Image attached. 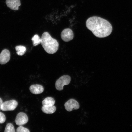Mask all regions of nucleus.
Listing matches in <instances>:
<instances>
[{
    "label": "nucleus",
    "mask_w": 132,
    "mask_h": 132,
    "mask_svg": "<svg viewBox=\"0 0 132 132\" xmlns=\"http://www.w3.org/2000/svg\"><path fill=\"white\" fill-rule=\"evenodd\" d=\"M28 120V118L26 113L20 112L16 115L15 121L16 125L21 126L27 123Z\"/></svg>",
    "instance_id": "nucleus-7"
},
{
    "label": "nucleus",
    "mask_w": 132,
    "mask_h": 132,
    "mask_svg": "<svg viewBox=\"0 0 132 132\" xmlns=\"http://www.w3.org/2000/svg\"><path fill=\"white\" fill-rule=\"evenodd\" d=\"M32 40L33 41V45L36 46L41 44V39L39 36L36 34L32 37Z\"/></svg>",
    "instance_id": "nucleus-14"
},
{
    "label": "nucleus",
    "mask_w": 132,
    "mask_h": 132,
    "mask_svg": "<svg viewBox=\"0 0 132 132\" xmlns=\"http://www.w3.org/2000/svg\"><path fill=\"white\" fill-rule=\"evenodd\" d=\"M55 101L54 99L52 97H47L43 101L42 104L43 106L44 107H49L54 105L55 104Z\"/></svg>",
    "instance_id": "nucleus-11"
},
{
    "label": "nucleus",
    "mask_w": 132,
    "mask_h": 132,
    "mask_svg": "<svg viewBox=\"0 0 132 132\" xmlns=\"http://www.w3.org/2000/svg\"><path fill=\"white\" fill-rule=\"evenodd\" d=\"M86 24L87 28L98 38L106 37L111 34L113 30L111 24L108 21L98 16L88 18Z\"/></svg>",
    "instance_id": "nucleus-1"
},
{
    "label": "nucleus",
    "mask_w": 132,
    "mask_h": 132,
    "mask_svg": "<svg viewBox=\"0 0 132 132\" xmlns=\"http://www.w3.org/2000/svg\"><path fill=\"white\" fill-rule=\"evenodd\" d=\"M18 105V102L15 100L7 101L2 103L1 110L4 111H13L16 108Z\"/></svg>",
    "instance_id": "nucleus-4"
},
{
    "label": "nucleus",
    "mask_w": 132,
    "mask_h": 132,
    "mask_svg": "<svg viewBox=\"0 0 132 132\" xmlns=\"http://www.w3.org/2000/svg\"><path fill=\"white\" fill-rule=\"evenodd\" d=\"M17 132H29V129L21 126H19L16 130Z\"/></svg>",
    "instance_id": "nucleus-16"
},
{
    "label": "nucleus",
    "mask_w": 132,
    "mask_h": 132,
    "mask_svg": "<svg viewBox=\"0 0 132 132\" xmlns=\"http://www.w3.org/2000/svg\"><path fill=\"white\" fill-rule=\"evenodd\" d=\"M65 106L67 111L70 112L73 110L78 109L80 108V105L76 100L73 99H71L66 102Z\"/></svg>",
    "instance_id": "nucleus-6"
},
{
    "label": "nucleus",
    "mask_w": 132,
    "mask_h": 132,
    "mask_svg": "<svg viewBox=\"0 0 132 132\" xmlns=\"http://www.w3.org/2000/svg\"><path fill=\"white\" fill-rule=\"evenodd\" d=\"M10 53L8 50H3L0 54V64L4 65L7 63L10 59Z\"/></svg>",
    "instance_id": "nucleus-8"
},
{
    "label": "nucleus",
    "mask_w": 132,
    "mask_h": 132,
    "mask_svg": "<svg viewBox=\"0 0 132 132\" xmlns=\"http://www.w3.org/2000/svg\"><path fill=\"white\" fill-rule=\"evenodd\" d=\"M3 103V100L1 98H0V110H1V107L2 104V103Z\"/></svg>",
    "instance_id": "nucleus-18"
},
{
    "label": "nucleus",
    "mask_w": 132,
    "mask_h": 132,
    "mask_svg": "<svg viewBox=\"0 0 132 132\" xmlns=\"http://www.w3.org/2000/svg\"><path fill=\"white\" fill-rule=\"evenodd\" d=\"M29 90L32 94L38 95L44 92V88L42 86L37 84L31 85L30 87Z\"/></svg>",
    "instance_id": "nucleus-10"
},
{
    "label": "nucleus",
    "mask_w": 132,
    "mask_h": 132,
    "mask_svg": "<svg viewBox=\"0 0 132 132\" xmlns=\"http://www.w3.org/2000/svg\"><path fill=\"white\" fill-rule=\"evenodd\" d=\"M41 44L46 52L53 54L57 52L59 49V43L52 38L48 32H44L41 36Z\"/></svg>",
    "instance_id": "nucleus-2"
},
{
    "label": "nucleus",
    "mask_w": 132,
    "mask_h": 132,
    "mask_svg": "<svg viewBox=\"0 0 132 132\" xmlns=\"http://www.w3.org/2000/svg\"><path fill=\"white\" fill-rule=\"evenodd\" d=\"M61 36L63 40L65 42H69L73 39L74 35L71 29L67 28L62 31Z\"/></svg>",
    "instance_id": "nucleus-5"
},
{
    "label": "nucleus",
    "mask_w": 132,
    "mask_h": 132,
    "mask_svg": "<svg viewBox=\"0 0 132 132\" xmlns=\"http://www.w3.org/2000/svg\"><path fill=\"white\" fill-rule=\"evenodd\" d=\"M15 49L17 52L16 53L19 56H22L24 55L26 51V47L23 46H16Z\"/></svg>",
    "instance_id": "nucleus-13"
},
{
    "label": "nucleus",
    "mask_w": 132,
    "mask_h": 132,
    "mask_svg": "<svg viewBox=\"0 0 132 132\" xmlns=\"http://www.w3.org/2000/svg\"><path fill=\"white\" fill-rule=\"evenodd\" d=\"M6 4L8 7L14 10H18L21 6L20 0H6Z\"/></svg>",
    "instance_id": "nucleus-9"
},
{
    "label": "nucleus",
    "mask_w": 132,
    "mask_h": 132,
    "mask_svg": "<svg viewBox=\"0 0 132 132\" xmlns=\"http://www.w3.org/2000/svg\"><path fill=\"white\" fill-rule=\"evenodd\" d=\"M41 110L44 113L47 114H52L56 111V108L54 105L49 107L43 106L41 108Z\"/></svg>",
    "instance_id": "nucleus-12"
},
{
    "label": "nucleus",
    "mask_w": 132,
    "mask_h": 132,
    "mask_svg": "<svg viewBox=\"0 0 132 132\" xmlns=\"http://www.w3.org/2000/svg\"><path fill=\"white\" fill-rule=\"evenodd\" d=\"M71 77L70 76L65 75L62 76L56 81L55 87L56 89L59 91L63 90L64 85H69L71 81Z\"/></svg>",
    "instance_id": "nucleus-3"
},
{
    "label": "nucleus",
    "mask_w": 132,
    "mask_h": 132,
    "mask_svg": "<svg viewBox=\"0 0 132 132\" xmlns=\"http://www.w3.org/2000/svg\"><path fill=\"white\" fill-rule=\"evenodd\" d=\"M6 117L4 113L0 112V124L4 123L5 122Z\"/></svg>",
    "instance_id": "nucleus-17"
},
{
    "label": "nucleus",
    "mask_w": 132,
    "mask_h": 132,
    "mask_svg": "<svg viewBox=\"0 0 132 132\" xmlns=\"http://www.w3.org/2000/svg\"><path fill=\"white\" fill-rule=\"evenodd\" d=\"M5 132H15L14 125L12 123H8L6 125L4 130Z\"/></svg>",
    "instance_id": "nucleus-15"
}]
</instances>
